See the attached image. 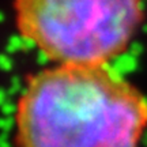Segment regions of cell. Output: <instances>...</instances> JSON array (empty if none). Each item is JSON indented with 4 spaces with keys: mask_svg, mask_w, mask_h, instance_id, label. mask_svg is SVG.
Returning a JSON list of instances; mask_svg holds the SVG:
<instances>
[{
    "mask_svg": "<svg viewBox=\"0 0 147 147\" xmlns=\"http://www.w3.org/2000/svg\"><path fill=\"white\" fill-rule=\"evenodd\" d=\"M21 36L56 64L106 65L129 44L142 0H16Z\"/></svg>",
    "mask_w": 147,
    "mask_h": 147,
    "instance_id": "2",
    "label": "cell"
},
{
    "mask_svg": "<svg viewBox=\"0 0 147 147\" xmlns=\"http://www.w3.org/2000/svg\"><path fill=\"white\" fill-rule=\"evenodd\" d=\"M147 100L106 65L37 74L16 109L18 147H140Z\"/></svg>",
    "mask_w": 147,
    "mask_h": 147,
    "instance_id": "1",
    "label": "cell"
}]
</instances>
